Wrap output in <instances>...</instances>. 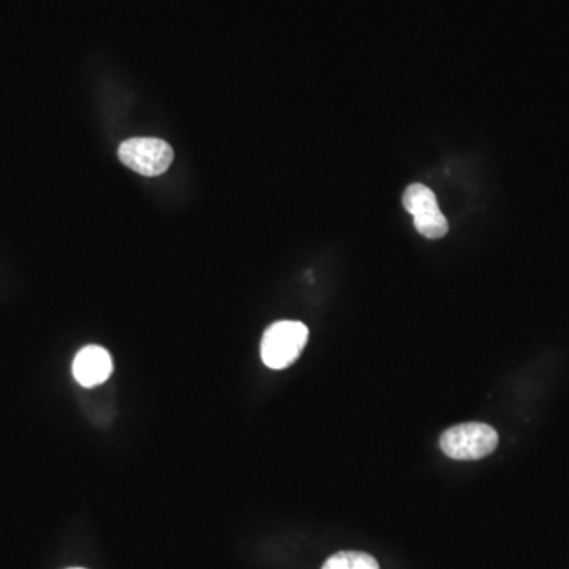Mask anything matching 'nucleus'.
Masks as SVG:
<instances>
[{"label": "nucleus", "mask_w": 569, "mask_h": 569, "mask_svg": "<svg viewBox=\"0 0 569 569\" xmlns=\"http://www.w3.org/2000/svg\"><path fill=\"white\" fill-rule=\"evenodd\" d=\"M308 338L309 330L304 323L290 322V320L274 323L263 336V362L269 369H287L297 361L305 344H308Z\"/></svg>", "instance_id": "1"}, {"label": "nucleus", "mask_w": 569, "mask_h": 569, "mask_svg": "<svg viewBox=\"0 0 569 569\" xmlns=\"http://www.w3.org/2000/svg\"><path fill=\"white\" fill-rule=\"evenodd\" d=\"M499 434L484 423H466L448 428L440 446L446 456L456 460H478L495 451Z\"/></svg>", "instance_id": "2"}, {"label": "nucleus", "mask_w": 569, "mask_h": 569, "mask_svg": "<svg viewBox=\"0 0 569 569\" xmlns=\"http://www.w3.org/2000/svg\"><path fill=\"white\" fill-rule=\"evenodd\" d=\"M119 158L138 175L156 178L171 167L175 153L164 140L130 138L119 146Z\"/></svg>", "instance_id": "3"}, {"label": "nucleus", "mask_w": 569, "mask_h": 569, "mask_svg": "<svg viewBox=\"0 0 569 569\" xmlns=\"http://www.w3.org/2000/svg\"><path fill=\"white\" fill-rule=\"evenodd\" d=\"M403 207L413 215L414 226L427 239L446 236L449 223L438 207L437 197L423 183H412L403 193Z\"/></svg>", "instance_id": "4"}, {"label": "nucleus", "mask_w": 569, "mask_h": 569, "mask_svg": "<svg viewBox=\"0 0 569 569\" xmlns=\"http://www.w3.org/2000/svg\"><path fill=\"white\" fill-rule=\"evenodd\" d=\"M111 373L113 359L110 353L99 345H89L75 356L74 377L81 387H99L111 377Z\"/></svg>", "instance_id": "5"}, {"label": "nucleus", "mask_w": 569, "mask_h": 569, "mask_svg": "<svg viewBox=\"0 0 569 569\" xmlns=\"http://www.w3.org/2000/svg\"><path fill=\"white\" fill-rule=\"evenodd\" d=\"M322 569H380L376 558L364 553H338L330 557Z\"/></svg>", "instance_id": "6"}, {"label": "nucleus", "mask_w": 569, "mask_h": 569, "mask_svg": "<svg viewBox=\"0 0 569 569\" xmlns=\"http://www.w3.org/2000/svg\"><path fill=\"white\" fill-rule=\"evenodd\" d=\"M70 569H85V568H70Z\"/></svg>", "instance_id": "7"}]
</instances>
